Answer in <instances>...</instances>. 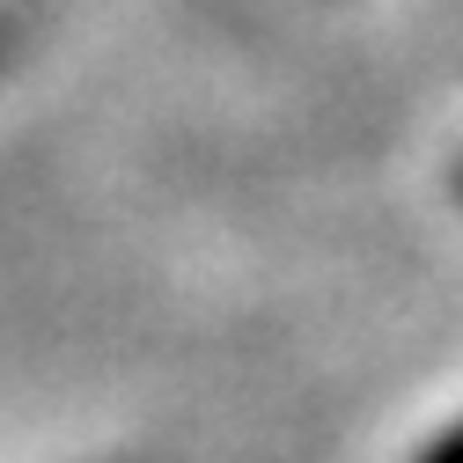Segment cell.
Wrapping results in <instances>:
<instances>
[{"label":"cell","mask_w":463,"mask_h":463,"mask_svg":"<svg viewBox=\"0 0 463 463\" xmlns=\"http://www.w3.org/2000/svg\"><path fill=\"white\" fill-rule=\"evenodd\" d=\"M420 463H463V427H449V434H441V441H434Z\"/></svg>","instance_id":"obj_1"},{"label":"cell","mask_w":463,"mask_h":463,"mask_svg":"<svg viewBox=\"0 0 463 463\" xmlns=\"http://www.w3.org/2000/svg\"><path fill=\"white\" fill-rule=\"evenodd\" d=\"M0 52H8V30H0Z\"/></svg>","instance_id":"obj_2"},{"label":"cell","mask_w":463,"mask_h":463,"mask_svg":"<svg viewBox=\"0 0 463 463\" xmlns=\"http://www.w3.org/2000/svg\"><path fill=\"white\" fill-rule=\"evenodd\" d=\"M456 192H463V169H456Z\"/></svg>","instance_id":"obj_3"}]
</instances>
